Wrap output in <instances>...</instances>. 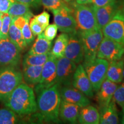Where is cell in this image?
<instances>
[{"label":"cell","instance_id":"obj_1","mask_svg":"<svg viewBox=\"0 0 124 124\" xmlns=\"http://www.w3.org/2000/svg\"><path fill=\"white\" fill-rule=\"evenodd\" d=\"M60 86L56 83L37 94V111L34 116L39 122L58 123L61 102Z\"/></svg>","mask_w":124,"mask_h":124},{"label":"cell","instance_id":"obj_2","mask_svg":"<svg viewBox=\"0 0 124 124\" xmlns=\"http://www.w3.org/2000/svg\"><path fill=\"white\" fill-rule=\"evenodd\" d=\"M5 106L20 116L34 114L37 111L34 90L25 83H21L3 102Z\"/></svg>","mask_w":124,"mask_h":124},{"label":"cell","instance_id":"obj_3","mask_svg":"<svg viewBox=\"0 0 124 124\" xmlns=\"http://www.w3.org/2000/svg\"><path fill=\"white\" fill-rule=\"evenodd\" d=\"M23 74L17 67L3 66L0 69V101L4 102L23 82Z\"/></svg>","mask_w":124,"mask_h":124},{"label":"cell","instance_id":"obj_4","mask_svg":"<svg viewBox=\"0 0 124 124\" xmlns=\"http://www.w3.org/2000/svg\"><path fill=\"white\" fill-rule=\"evenodd\" d=\"M72 15L77 24V31L86 32L98 28L93 7L87 5L74 4Z\"/></svg>","mask_w":124,"mask_h":124},{"label":"cell","instance_id":"obj_5","mask_svg":"<svg viewBox=\"0 0 124 124\" xmlns=\"http://www.w3.org/2000/svg\"><path fill=\"white\" fill-rule=\"evenodd\" d=\"M78 32L84 49V59L82 64H86L97 58L99 46L103 35L101 29L99 28L86 32Z\"/></svg>","mask_w":124,"mask_h":124},{"label":"cell","instance_id":"obj_6","mask_svg":"<svg viewBox=\"0 0 124 124\" xmlns=\"http://www.w3.org/2000/svg\"><path fill=\"white\" fill-rule=\"evenodd\" d=\"M108 64L109 62L108 60L98 58L89 63L82 64L95 92H97L106 79Z\"/></svg>","mask_w":124,"mask_h":124},{"label":"cell","instance_id":"obj_7","mask_svg":"<svg viewBox=\"0 0 124 124\" xmlns=\"http://www.w3.org/2000/svg\"><path fill=\"white\" fill-rule=\"evenodd\" d=\"M21 51L9 38H0V65L15 66L19 64Z\"/></svg>","mask_w":124,"mask_h":124},{"label":"cell","instance_id":"obj_8","mask_svg":"<svg viewBox=\"0 0 124 124\" xmlns=\"http://www.w3.org/2000/svg\"><path fill=\"white\" fill-rule=\"evenodd\" d=\"M124 56V45L106 37L103 38L99 46L97 58L110 62L121 59Z\"/></svg>","mask_w":124,"mask_h":124},{"label":"cell","instance_id":"obj_9","mask_svg":"<svg viewBox=\"0 0 124 124\" xmlns=\"http://www.w3.org/2000/svg\"><path fill=\"white\" fill-rule=\"evenodd\" d=\"M101 31L104 37L124 45V15L121 9L117 10Z\"/></svg>","mask_w":124,"mask_h":124},{"label":"cell","instance_id":"obj_10","mask_svg":"<svg viewBox=\"0 0 124 124\" xmlns=\"http://www.w3.org/2000/svg\"><path fill=\"white\" fill-rule=\"evenodd\" d=\"M52 12L54 14V23L60 32L70 34L77 31L72 8L67 5Z\"/></svg>","mask_w":124,"mask_h":124},{"label":"cell","instance_id":"obj_11","mask_svg":"<svg viewBox=\"0 0 124 124\" xmlns=\"http://www.w3.org/2000/svg\"><path fill=\"white\" fill-rule=\"evenodd\" d=\"M56 62L57 59L51 54L48 59L43 66L40 82L35 87L36 94L57 83Z\"/></svg>","mask_w":124,"mask_h":124},{"label":"cell","instance_id":"obj_12","mask_svg":"<svg viewBox=\"0 0 124 124\" xmlns=\"http://www.w3.org/2000/svg\"><path fill=\"white\" fill-rule=\"evenodd\" d=\"M77 67V64L64 56L57 59L56 80L60 87L72 86L74 74Z\"/></svg>","mask_w":124,"mask_h":124},{"label":"cell","instance_id":"obj_13","mask_svg":"<svg viewBox=\"0 0 124 124\" xmlns=\"http://www.w3.org/2000/svg\"><path fill=\"white\" fill-rule=\"evenodd\" d=\"M69 39L64 52V56L77 65L84 59V49L80 35L78 31L69 34Z\"/></svg>","mask_w":124,"mask_h":124},{"label":"cell","instance_id":"obj_14","mask_svg":"<svg viewBox=\"0 0 124 124\" xmlns=\"http://www.w3.org/2000/svg\"><path fill=\"white\" fill-rule=\"evenodd\" d=\"M72 86L89 98L94 96L92 85L82 64H78L74 74Z\"/></svg>","mask_w":124,"mask_h":124},{"label":"cell","instance_id":"obj_15","mask_svg":"<svg viewBox=\"0 0 124 124\" xmlns=\"http://www.w3.org/2000/svg\"><path fill=\"white\" fill-rule=\"evenodd\" d=\"M60 93L62 100L77 105L81 108L90 105L89 97L73 86L60 87Z\"/></svg>","mask_w":124,"mask_h":124},{"label":"cell","instance_id":"obj_16","mask_svg":"<svg viewBox=\"0 0 124 124\" xmlns=\"http://www.w3.org/2000/svg\"><path fill=\"white\" fill-rule=\"evenodd\" d=\"M98 28L101 29L110 21L119 9L117 2H111L103 7L93 5Z\"/></svg>","mask_w":124,"mask_h":124},{"label":"cell","instance_id":"obj_17","mask_svg":"<svg viewBox=\"0 0 124 124\" xmlns=\"http://www.w3.org/2000/svg\"><path fill=\"white\" fill-rule=\"evenodd\" d=\"M118 86L117 83L106 79L97 91V101L100 110L109 104Z\"/></svg>","mask_w":124,"mask_h":124},{"label":"cell","instance_id":"obj_18","mask_svg":"<svg viewBox=\"0 0 124 124\" xmlns=\"http://www.w3.org/2000/svg\"><path fill=\"white\" fill-rule=\"evenodd\" d=\"M80 107L70 102L61 100L59 108V118L64 122L76 124L79 115Z\"/></svg>","mask_w":124,"mask_h":124},{"label":"cell","instance_id":"obj_19","mask_svg":"<svg viewBox=\"0 0 124 124\" xmlns=\"http://www.w3.org/2000/svg\"><path fill=\"white\" fill-rule=\"evenodd\" d=\"M78 121L81 124H98L100 113L94 106L87 105L80 110Z\"/></svg>","mask_w":124,"mask_h":124},{"label":"cell","instance_id":"obj_20","mask_svg":"<svg viewBox=\"0 0 124 124\" xmlns=\"http://www.w3.org/2000/svg\"><path fill=\"white\" fill-rule=\"evenodd\" d=\"M124 67V59L122 58L109 62L106 79L117 84L121 83L123 81Z\"/></svg>","mask_w":124,"mask_h":124},{"label":"cell","instance_id":"obj_21","mask_svg":"<svg viewBox=\"0 0 124 124\" xmlns=\"http://www.w3.org/2000/svg\"><path fill=\"white\" fill-rule=\"evenodd\" d=\"M23 78L29 86H36L41 78L43 66H23Z\"/></svg>","mask_w":124,"mask_h":124},{"label":"cell","instance_id":"obj_22","mask_svg":"<svg viewBox=\"0 0 124 124\" xmlns=\"http://www.w3.org/2000/svg\"><path fill=\"white\" fill-rule=\"evenodd\" d=\"M119 123L118 113L115 102L111 101L106 107L101 110L100 121L101 124H117Z\"/></svg>","mask_w":124,"mask_h":124},{"label":"cell","instance_id":"obj_23","mask_svg":"<svg viewBox=\"0 0 124 124\" xmlns=\"http://www.w3.org/2000/svg\"><path fill=\"white\" fill-rule=\"evenodd\" d=\"M52 47V41H49L45 38L43 33L38 36L35 43L28 52L30 55L46 54L51 52Z\"/></svg>","mask_w":124,"mask_h":124},{"label":"cell","instance_id":"obj_24","mask_svg":"<svg viewBox=\"0 0 124 124\" xmlns=\"http://www.w3.org/2000/svg\"><path fill=\"white\" fill-rule=\"evenodd\" d=\"M69 39L68 33L62 32L57 37L50 53L55 58L59 59L64 56V52Z\"/></svg>","mask_w":124,"mask_h":124},{"label":"cell","instance_id":"obj_25","mask_svg":"<svg viewBox=\"0 0 124 124\" xmlns=\"http://www.w3.org/2000/svg\"><path fill=\"white\" fill-rule=\"evenodd\" d=\"M8 14L12 17L24 16L30 19L33 16V13L31 12L29 6L16 1L13 3L9 8Z\"/></svg>","mask_w":124,"mask_h":124},{"label":"cell","instance_id":"obj_26","mask_svg":"<svg viewBox=\"0 0 124 124\" xmlns=\"http://www.w3.org/2000/svg\"><path fill=\"white\" fill-rule=\"evenodd\" d=\"M8 37L12 42L15 43L21 51L27 48V44L23 38L21 30L16 27L12 21L8 32Z\"/></svg>","mask_w":124,"mask_h":124},{"label":"cell","instance_id":"obj_27","mask_svg":"<svg viewBox=\"0 0 124 124\" xmlns=\"http://www.w3.org/2000/svg\"><path fill=\"white\" fill-rule=\"evenodd\" d=\"M50 55V52L41 55L27 54L23 58V66H43L48 59Z\"/></svg>","mask_w":124,"mask_h":124},{"label":"cell","instance_id":"obj_28","mask_svg":"<svg viewBox=\"0 0 124 124\" xmlns=\"http://www.w3.org/2000/svg\"><path fill=\"white\" fill-rule=\"evenodd\" d=\"M20 116L9 108H0V124H15L20 122Z\"/></svg>","mask_w":124,"mask_h":124},{"label":"cell","instance_id":"obj_29","mask_svg":"<svg viewBox=\"0 0 124 124\" xmlns=\"http://www.w3.org/2000/svg\"><path fill=\"white\" fill-rule=\"evenodd\" d=\"M41 4L45 9L51 12L68 5L63 0H41Z\"/></svg>","mask_w":124,"mask_h":124},{"label":"cell","instance_id":"obj_30","mask_svg":"<svg viewBox=\"0 0 124 124\" xmlns=\"http://www.w3.org/2000/svg\"><path fill=\"white\" fill-rule=\"evenodd\" d=\"M112 100L121 108H124V81L118 85Z\"/></svg>","mask_w":124,"mask_h":124},{"label":"cell","instance_id":"obj_31","mask_svg":"<svg viewBox=\"0 0 124 124\" xmlns=\"http://www.w3.org/2000/svg\"><path fill=\"white\" fill-rule=\"evenodd\" d=\"M12 17L8 13H4L2 17V27L0 31V38H9L8 32L12 21Z\"/></svg>","mask_w":124,"mask_h":124},{"label":"cell","instance_id":"obj_32","mask_svg":"<svg viewBox=\"0 0 124 124\" xmlns=\"http://www.w3.org/2000/svg\"><path fill=\"white\" fill-rule=\"evenodd\" d=\"M29 21H27L25 23V24L24 25V27H23V28L21 29L23 36L26 43H27V46H29V45H30L31 43L33 42L35 38V36L32 33V31H31L30 29V27H29Z\"/></svg>","mask_w":124,"mask_h":124},{"label":"cell","instance_id":"obj_33","mask_svg":"<svg viewBox=\"0 0 124 124\" xmlns=\"http://www.w3.org/2000/svg\"><path fill=\"white\" fill-rule=\"evenodd\" d=\"M58 28L55 23L52 24H49L43 31V34L46 39L49 41H53L54 39L56 37L58 33Z\"/></svg>","mask_w":124,"mask_h":124},{"label":"cell","instance_id":"obj_34","mask_svg":"<svg viewBox=\"0 0 124 124\" xmlns=\"http://www.w3.org/2000/svg\"><path fill=\"white\" fill-rule=\"evenodd\" d=\"M33 17L42 26L44 29L49 25L50 16H49V13L47 12H43L42 13L39 14V15L35 16Z\"/></svg>","mask_w":124,"mask_h":124},{"label":"cell","instance_id":"obj_35","mask_svg":"<svg viewBox=\"0 0 124 124\" xmlns=\"http://www.w3.org/2000/svg\"><path fill=\"white\" fill-rule=\"evenodd\" d=\"M29 25L31 30L35 36L39 35L40 34L43 33L44 30L42 26L34 18V17L31 18Z\"/></svg>","mask_w":124,"mask_h":124},{"label":"cell","instance_id":"obj_36","mask_svg":"<svg viewBox=\"0 0 124 124\" xmlns=\"http://www.w3.org/2000/svg\"><path fill=\"white\" fill-rule=\"evenodd\" d=\"M30 18L26 17L24 16H18V17H15L12 18V22L16 27H17L18 28L21 29L23 27H24V25L27 21H30Z\"/></svg>","mask_w":124,"mask_h":124},{"label":"cell","instance_id":"obj_37","mask_svg":"<svg viewBox=\"0 0 124 124\" xmlns=\"http://www.w3.org/2000/svg\"><path fill=\"white\" fill-rule=\"evenodd\" d=\"M15 0H0V12L8 13L9 8Z\"/></svg>","mask_w":124,"mask_h":124},{"label":"cell","instance_id":"obj_38","mask_svg":"<svg viewBox=\"0 0 124 124\" xmlns=\"http://www.w3.org/2000/svg\"><path fill=\"white\" fill-rule=\"evenodd\" d=\"M17 2L23 3L29 7H38L41 4V0H15Z\"/></svg>","mask_w":124,"mask_h":124},{"label":"cell","instance_id":"obj_39","mask_svg":"<svg viewBox=\"0 0 124 124\" xmlns=\"http://www.w3.org/2000/svg\"><path fill=\"white\" fill-rule=\"evenodd\" d=\"M117 1V0H93V5L95 7H103L111 2Z\"/></svg>","mask_w":124,"mask_h":124},{"label":"cell","instance_id":"obj_40","mask_svg":"<svg viewBox=\"0 0 124 124\" xmlns=\"http://www.w3.org/2000/svg\"><path fill=\"white\" fill-rule=\"evenodd\" d=\"M93 0H75V3L79 5H89L92 4Z\"/></svg>","mask_w":124,"mask_h":124},{"label":"cell","instance_id":"obj_41","mask_svg":"<svg viewBox=\"0 0 124 124\" xmlns=\"http://www.w3.org/2000/svg\"><path fill=\"white\" fill-rule=\"evenodd\" d=\"M4 13L0 12V31H1V27H2V17L4 16Z\"/></svg>","mask_w":124,"mask_h":124},{"label":"cell","instance_id":"obj_42","mask_svg":"<svg viewBox=\"0 0 124 124\" xmlns=\"http://www.w3.org/2000/svg\"><path fill=\"white\" fill-rule=\"evenodd\" d=\"M122 110H123V115H122V118L121 120V123L124 124V108H122Z\"/></svg>","mask_w":124,"mask_h":124},{"label":"cell","instance_id":"obj_43","mask_svg":"<svg viewBox=\"0 0 124 124\" xmlns=\"http://www.w3.org/2000/svg\"><path fill=\"white\" fill-rule=\"evenodd\" d=\"M121 10L124 15V0H123V3H122V8L121 9Z\"/></svg>","mask_w":124,"mask_h":124},{"label":"cell","instance_id":"obj_44","mask_svg":"<svg viewBox=\"0 0 124 124\" xmlns=\"http://www.w3.org/2000/svg\"><path fill=\"white\" fill-rule=\"evenodd\" d=\"M63 1H65L66 2H71L72 1H73L74 0H63Z\"/></svg>","mask_w":124,"mask_h":124},{"label":"cell","instance_id":"obj_45","mask_svg":"<svg viewBox=\"0 0 124 124\" xmlns=\"http://www.w3.org/2000/svg\"><path fill=\"white\" fill-rule=\"evenodd\" d=\"M123 80L124 81V71H123Z\"/></svg>","mask_w":124,"mask_h":124}]
</instances>
